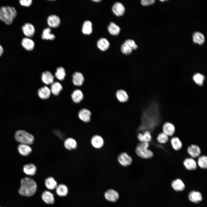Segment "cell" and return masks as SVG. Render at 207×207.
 <instances>
[{
	"mask_svg": "<svg viewBox=\"0 0 207 207\" xmlns=\"http://www.w3.org/2000/svg\"><path fill=\"white\" fill-rule=\"evenodd\" d=\"M21 185L19 192L21 195L30 197L34 195L37 189V185L32 179L25 177L22 179L20 181Z\"/></svg>",
	"mask_w": 207,
	"mask_h": 207,
	"instance_id": "6da1fadb",
	"label": "cell"
},
{
	"mask_svg": "<svg viewBox=\"0 0 207 207\" xmlns=\"http://www.w3.org/2000/svg\"><path fill=\"white\" fill-rule=\"evenodd\" d=\"M17 15V11L12 6L5 5L0 7V20L7 25L11 24Z\"/></svg>",
	"mask_w": 207,
	"mask_h": 207,
	"instance_id": "7a4b0ae2",
	"label": "cell"
},
{
	"mask_svg": "<svg viewBox=\"0 0 207 207\" xmlns=\"http://www.w3.org/2000/svg\"><path fill=\"white\" fill-rule=\"evenodd\" d=\"M149 143L140 142L136 145L135 152L137 155L140 158L144 159H149L154 156L153 152L148 149Z\"/></svg>",
	"mask_w": 207,
	"mask_h": 207,
	"instance_id": "3957f363",
	"label": "cell"
},
{
	"mask_svg": "<svg viewBox=\"0 0 207 207\" xmlns=\"http://www.w3.org/2000/svg\"><path fill=\"white\" fill-rule=\"evenodd\" d=\"M14 137L16 140L20 144L29 145L32 144L34 141V137L32 135L24 130L16 131Z\"/></svg>",
	"mask_w": 207,
	"mask_h": 207,
	"instance_id": "277c9868",
	"label": "cell"
},
{
	"mask_svg": "<svg viewBox=\"0 0 207 207\" xmlns=\"http://www.w3.org/2000/svg\"><path fill=\"white\" fill-rule=\"evenodd\" d=\"M117 160L118 163L124 167L131 165L133 161L132 157L125 152L120 153L117 157Z\"/></svg>",
	"mask_w": 207,
	"mask_h": 207,
	"instance_id": "5b68a950",
	"label": "cell"
},
{
	"mask_svg": "<svg viewBox=\"0 0 207 207\" xmlns=\"http://www.w3.org/2000/svg\"><path fill=\"white\" fill-rule=\"evenodd\" d=\"M22 29L24 35L26 37L31 38L35 33V27L31 23H25L22 26Z\"/></svg>",
	"mask_w": 207,
	"mask_h": 207,
	"instance_id": "8992f818",
	"label": "cell"
},
{
	"mask_svg": "<svg viewBox=\"0 0 207 207\" xmlns=\"http://www.w3.org/2000/svg\"><path fill=\"white\" fill-rule=\"evenodd\" d=\"M104 197L108 201L111 202H115L119 198V195L118 192L113 189L107 190L104 193Z\"/></svg>",
	"mask_w": 207,
	"mask_h": 207,
	"instance_id": "52a82bcc",
	"label": "cell"
},
{
	"mask_svg": "<svg viewBox=\"0 0 207 207\" xmlns=\"http://www.w3.org/2000/svg\"><path fill=\"white\" fill-rule=\"evenodd\" d=\"M90 142L92 147L97 149L102 148L104 144L103 139L101 136L98 135H93L91 139Z\"/></svg>",
	"mask_w": 207,
	"mask_h": 207,
	"instance_id": "ba28073f",
	"label": "cell"
},
{
	"mask_svg": "<svg viewBox=\"0 0 207 207\" xmlns=\"http://www.w3.org/2000/svg\"><path fill=\"white\" fill-rule=\"evenodd\" d=\"M137 138L140 142L149 143L152 139L151 133L148 130H144L138 132Z\"/></svg>",
	"mask_w": 207,
	"mask_h": 207,
	"instance_id": "9c48e42d",
	"label": "cell"
},
{
	"mask_svg": "<svg viewBox=\"0 0 207 207\" xmlns=\"http://www.w3.org/2000/svg\"><path fill=\"white\" fill-rule=\"evenodd\" d=\"M21 45L24 49L28 51L33 50L35 46L34 41L31 39L26 37H24L22 39Z\"/></svg>",
	"mask_w": 207,
	"mask_h": 207,
	"instance_id": "30bf717a",
	"label": "cell"
},
{
	"mask_svg": "<svg viewBox=\"0 0 207 207\" xmlns=\"http://www.w3.org/2000/svg\"><path fill=\"white\" fill-rule=\"evenodd\" d=\"M91 116V112L86 108L81 109L78 113V117L83 122L86 123H88L90 121Z\"/></svg>",
	"mask_w": 207,
	"mask_h": 207,
	"instance_id": "8fae6325",
	"label": "cell"
},
{
	"mask_svg": "<svg viewBox=\"0 0 207 207\" xmlns=\"http://www.w3.org/2000/svg\"><path fill=\"white\" fill-rule=\"evenodd\" d=\"M115 96L117 101L122 103L127 102L129 99L128 93L123 89L118 90L115 93Z\"/></svg>",
	"mask_w": 207,
	"mask_h": 207,
	"instance_id": "7c38bea8",
	"label": "cell"
},
{
	"mask_svg": "<svg viewBox=\"0 0 207 207\" xmlns=\"http://www.w3.org/2000/svg\"><path fill=\"white\" fill-rule=\"evenodd\" d=\"M187 151L188 154L192 158L199 157L201 153L200 148L198 145L195 144H192L189 146Z\"/></svg>",
	"mask_w": 207,
	"mask_h": 207,
	"instance_id": "4fadbf2b",
	"label": "cell"
},
{
	"mask_svg": "<svg viewBox=\"0 0 207 207\" xmlns=\"http://www.w3.org/2000/svg\"><path fill=\"white\" fill-rule=\"evenodd\" d=\"M64 145L66 149L72 150L76 148L78 144L75 139L71 137H68L64 140Z\"/></svg>",
	"mask_w": 207,
	"mask_h": 207,
	"instance_id": "5bb4252c",
	"label": "cell"
},
{
	"mask_svg": "<svg viewBox=\"0 0 207 207\" xmlns=\"http://www.w3.org/2000/svg\"><path fill=\"white\" fill-rule=\"evenodd\" d=\"M162 129L164 133L168 136H172L175 133V128L172 123L166 122L164 123L162 126Z\"/></svg>",
	"mask_w": 207,
	"mask_h": 207,
	"instance_id": "9a60e30c",
	"label": "cell"
},
{
	"mask_svg": "<svg viewBox=\"0 0 207 207\" xmlns=\"http://www.w3.org/2000/svg\"><path fill=\"white\" fill-rule=\"evenodd\" d=\"M112 10L113 13L117 16H122L125 11L124 6L119 2H116L113 5Z\"/></svg>",
	"mask_w": 207,
	"mask_h": 207,
	"instance_id": "2e32d148",
	"label": "cell"
},
{
	"mask_svg": "<svg viewBox=\"0 0 207 207\" xmlns=\"http://www.w3.org/2000/svg\"><path fill=\"white\" fill-rule=\"evenodd\" d=\"M188 198L189 200L195 204H198L202 200V196L201 193L198 191H192L188 194Z\"/></svg>",
	"mask_w": 207,
	"mask_h": 207,
	"instance_id": "e0dca14e",
	"label": "cell"
},
{
	"mask_svg": "<svg viewBox=\"0 0 207 207\" xmlns=\"http://www.w3.org/2000/svg\"><path fill=\"white\" fill-rule=\"evenodd\" d=\"M183 163L185 167L188 170H194L197 168V163L193 158H187L184 160Z\"/></svg>",
	"mask_w": 207,
	"mask_h": 207,
	"instance_id": "ac0fdd59",
	"label": "cell"
},
{
	"mask_svg": "<svg viewBox=\"0 0 207 207\" xmlns=\"http://www.w3.org/2000/svg\"><path fill=\"white\" fill-rule=\"evenodd\" d=\"M47 21L48 25L50 27L53 28L58 27L60 23V18L55 15L49 16L47 18Z\"/></svg>",
	"mask_w": 207,
	"mask_h": 207,
	"instance_id": "d6986e66",
	"label": "cell"
},
{
	"mask_svg": "<svg viewBox=\"0 0 207 207\" xmlns=\"http://www.w3.org/2000/svg\"><path fill=\"white\" fill-rule=\"evenodd\" d=\"M18 150L20 154L24 156H28L32 152V149L29 145L23 144L18 145Z\"/></svg>",
	"mask_w": 207,
	"mask_h": 207,
	"instance_id": "ffe728a7",
	"label": "cell"
},
{
	"mask_svg": "<svg viewBox=\"0 0 207 207\" xmlns=\"http://www.w3.org/2000/svg\"><path fill=\"white\" fill-rule=\"evenodd\" d=\"M23 170L26 174L33 176L36 174L37 168L34 164L31 163L25 164L23 166Z\"/></svg>",
	"mask_w": 207,
	"mask_h": 207,
	"instance_id": "44dd1931",
	"label": "cell"
},
{
	"mask_svg": "<svg viewBox=\"0 0 207 207\" xmlns=\"http://www.w3.org/2000/svg\"><path fill=\"white\" fill-rule=\"evenodd\" d=\"M84 80L83 74L79 72H74L72 75V82L74 85L77 86L82 85Z\"/></svg>",
	"mask_w": 207,
	"mask_h": 207,
	"instance_id": "7402d4cb",
	"label": "cell"
},
{
	"mask_svg": "<svg viewBox=\"0 0 207 207\" xmlns=\"http://www.w3.org/2000/svg\"><path fill=\"white\" fill-rule=\"evenodd\" d=\"M171 186L173 189L176 191H182L185 187L184 183L180 179H177L173 181L171 183Z\"/></svg>",
	"mask_w": 207,
	"mask_h": 207,
	"instance_id": "603a6c76",
	"label": "cell"
},
{
	"mask_svg": "<svg viewBox=\"0 0 207 207\" xmlns=\"http://www.w3.org/2000/svg\"><path fill=\"white\" fill-rule=\"evenodd\" d=\"M54 77L49 71L43 72L42 74L41 79L43 82L46 85L51 84L53 82Z\"/></svg>",
	"mask_w": 207,
	"mask_h": 207,
	"instance_id": "cb8c5ba5",
	"label": "cell"
},
{
	"mask_svg": "<svg viewBox=\"0 0 207 207\" xmlns=\"http://www.w3.org/2000/svg\"><path fill=\"white\" fill-rule=\"evenodd\" d=\"M42 198L43 200L48 204H52L55 202L53 195L48 191H45L43 192Z\"/></svg>",
	"mask_w": 207,
	"mask_h": 207,
	"instance_id": "d4e9b609",
	"label": "cell"
},
{
	"mask_svg": "<svg viewBox=\"0 0 207 207\" xmlns=\"http://www.w3.org/2000/svg\"><path fill=\"white\" fill-rule=\"evenodd\" d=\"M51 92L47 86H45L38 90V95L41 99H46L49 97Z\"/></svg>",
	"mask_w": 207,
	"mask_h": 207,
	"instance_id": "484cf974",
	"label": "cell"
},
{
	"mask_svg": "<svg viewBox=\"0 0 207 207\" xmlns=\"http://www.w3.org/2000/svg\"><path fill=\"white\" fill-rule=\"evenodd\" d=\"M97 46L101 50L104 51L107 50L109 48L110 43L106 39L101 38L98 41Z\"/></svg>",
	"mask_w": 207,
	"mask_h": 207,
	"instance_id": "4316f807",
	"label": "cell"
},
{
	"mask_svg": "<svg viewBox=\"0 0 207 207\" xmlns=\"http://www.w3.org/2000/svg\"><path fill=\"white\" fill-rule=\"evenodd\" d=\"M83 94L79 89L75 90L71 94L72 100L76 103H80L83 99Z\"/></svg>",
	"mask_w": 207,
	"mask_h": 207,
	"instance_id": "83f0119b",
	"label": "cell"
},
{
	"mask_svg": "<svg viewBox=\"0 0 207 207\" xmlns=\"http://www.w3.org/2000/svg\"><path fill=\"white\" fill-rule=\"evenodd\" d=\"M170 143L173 149L176 151L181 149L182 147V143L179 138L177 137H172L170 139Z\"/></svg>",
	"mask_w": 207,
	"mask_h": 207,
	"instance_id": "f1b7e54d",
	"label": "cell"
},
{
	"mask_svg": "<svg viewBox=\"0 0 207 207\" xmlns=\"http://www.w3.org/2000/svg\"><path fill=\"white\" fill-rule=\"evenodd\" d=\"M193 39L195 43H198L199 45H202L205 41V38L203 34L200 32H196L193 35Z\"/></svg>",
	"mask_w": 207,
	"mask_h": 207,
	"instance_id": "f546056e",
	"label": "cell"
},
{
	"mask_svg": "<svg viewBox=\"0 0 207 207\" xmlns=\"http://www.w3.org/2000/svg\"><path fill=\"white\" fill-rule=\"evenodd\" d=\"M82 32L85 34L89 35L92 32V24L89 20H86L83 22L82 27Z\"/></svg>",
	"mask_w": 207,
	"mask_h": 207,
	"instance_id": "4dcf8cb0",
	"label": "cell"
},
{
	"mask_svg": "<svg viewBox=\"0 0 207 207\" xmlns=\"http://www.w3.org/2000/svg\"><path fill=\"white\" fill-rule=\"evenodd\" d=\"M109 33L113 35H117L120 33V27L114 23L111 22L108 27Z\"/></svg>",
	"mask_w": 207,
	"mask_h": 207,
	"instance_id": "1f68e13d",
	"label": "cell"
},
{
	"mask_svg": "<svg viewBox=\"0 0 207 207\" xmlns=\"http://www.w3.org/2000/svg\"><path fill=\"white\" fill-rule=\"evenodd\" d=\"M55 189L57 194L60 196H66L68 193V190L67 187L63 184L57 185Z\"/></svg>",
	"mask_w": 207,
	"mask_h": 207,
	"instance_id": "d6a6232c",
	"label": "cell"
},
{
	"mask_svg": "<svg viewBox=\"0 0 207 207\" xmlns=\"http://www.w3.org/2000/svg\"><path fill=\"white\" fill-rule=\"evenodd\" d=\"M41 38L43 40H53L55 39V36L53 34L51 33V29L47 27L43 30Z\"/></svg>",
	"mask_w": 207,
	"mask_h": 207,
	"instance_id": "836d02e7",
	"label": "cell"
},
{
	"mask_svg": "<svg viewBox=\"0 0 207 207\" xmlns=\"http://www.w3.org/2000/svg\"><path fill=\"white\" fill-rule=\"evenodd\" d=\"M62 87L61 85L57 82H53L51 84V92L55 95H58L62 90Z\"/></svg>",
	"mask_w": 207,
	"mask_h": 207,
	"instance_id": "e575fe53",
	"label": "cell"
},
{
	"mask_svg": "<svg viewBox=\"0 0 207 207\" xmlns=\"http://www.w3.org/2000/svg\"><path fill=\"white\" fill-rule=\"evenodd\" d=\"M45 184L47 188L50 190H53L56 188L57 186V182L52 177H49L45 180Z\"/></svg>",
	"mask_w": 207,
	"mask_h": 207,
	"instance_id": "d590c367",
	"label": "cell"
},
{
	"mask_svg": "<svg viewBox=\"0 0 207 207\" xmlns=\"http://www.w3.org/2000/svg\"><path fill=\"white\" fill-rule=\"evenodd\" d=\"M55 76L58 80H64L66 76V72L64 68L61 66L57 68Z\"/></svg>",
	"mask_w": 207,
	"mask_h": 207,
	"instance_id": "8d00e7d4",
	"label": "cell"
},
{
	"mask_svg": "<svg viewBox=\"0 0 207 207\" xmlns=\"http://www.w3.org/2000/svg\"><path fill=\"white\" fill-rule=\"evenodd\" d=\"M198 166L202 169H206L207 167V157L205 155L200 156L198 160Z\"/></svg>",
	"mask_w": 207,
	"mask_h": 207,
	"instance_id": "74e56055",
	"label": "cell"
},
{
	"mask_svg": "<svg viewBox=\"0 0 207 207\" xmlns=\"http://www.w3.org/2000/svg\"><path fill=\"white\" fill-rule=\"evenodd\" d=\"M205 77L202 74L197 73L195 74L193 76L194 81L197 85L200 86L202 85Z\"/></svg>",
	"mask_w": 207,
	"mask_h": 207,
	"instance_id": "f35d334b",
	"label": "cell"
},
{
	"mask_svg": "<svg viewBox=\"0 0 207 207\" xmlns=\"http://www.w3.org/2000/svg\"><path fill=\"white\" fill-rule=\"evenodd\" d=\"M157 139V141L161 144H165L167 143L169 139L168 136L163 132L159 133L158 135Z\"/></svg>",
	"mask_w": 207,
	"mask_h": 207,
	"instance_id": "ab89813d",
	"label": "cell"
},
{
	"mask_svg": "<svg viewBox=\"0 0 207 207\" xmlns=\"http://www.w3.org/2000/svg\"><path fill=\"white\" fill-rule=\"evenodd\" d=\"M121 50L123 54L129 55L131 53L133 50L128 45L124 43L121 46Z\"/></svg>",
	"mask_w": 207,
	"mask_h": 207,
	"instance_id": "60d3db41",
	"label": "cell"
},
{
	"mask_svg": "<svg viewBox=\"0 0 207 207\" xmlns=\"http://www.w3.org/2000/svg\"><path fill=\"white\" fill-rule=\"evenodd\" d=\"M124 43L128 45L132 50H136L138 48L137 45L135 44V41L132 40L130 39L126 40L124 42Z\"/></svg>",
	"mask_w": 207,
	"mask_h": 207,
	"instance_id": "b9f144b4",
	"label": "cell"
},
{
	"mask_svg": "<svg viewBox=\"0 0 207 207\" xmlns=\"http://www.w3.org/2000/svg\"><path fill=\"white\" fill-rule=\"evenodd\" d=\"M53 133L61 140H64L65 139L64 134L59 129H54L53 131Z\"/></svg>",
	"mask_w": 207,
	"mask_h": 207,
	"instance_id": "7bdbcfd3",
	"label": "cell"
},
{
	"mask_svg": "<svg viewBox=\"0 0 207 207\" xmlns=\"http://www.w3.org/2000/svg\"><path fill=\"white\" fill-rule=\"evenodd\" d=\"M19 2L20 5L24 7H29L30 6L32 3V0H19Z\"/></svg>",
	"mask_w": 207,
	"mask_h": 207,
	"instance_id": "ee69618b",
	"label": "cell"
},
{
	"mask_svg": "<svg viewBox=\"0 0 207 207\" xmlns=\"http://www.w3.org/2000/svg\"><path fill=\"white\" fill-rule=\"evenodd\" d=\"M155 1L154 0H142L141 3L143 5L146 6L154 4Z\"/></svg>",
	"mask_w": 207,
	"mask_h": 207,
	"instance_id": "f6af8a7d",
	"label": "cell"
},
{
	"mask_svg": "<svg viewBox=\"0 0 207 207\" xmlns=\"http://www.w3.org/2000/svg\"><path fill=\"white\" fill-rule=\"evenodd\" d=\"M3 49L2 46L0 45V57L3 55Z\"/></svg>",
	"mask_w": 207,
	"mask_h": 207,
	"instance_id": "bcb514c9",
	"label": "cell"
},
{
	"mask_svg": "<svg viewBox=\"0 0 207 207\" xmlns=\"http://www.w3.org/2000/svg\"><path fill=\"white\" fill-rule=\"evenodd\" d=\"M93 1L95 2H98L100 1H101V0H93Z\"/></svg>",
	"mask_w": 207,
	"mask_h": 207,
	"instance_id": "7dc6e473",
	"label": "cell"
},
{
	"mask_svg": "<svg viewBox=\"0 0 207 207\" xmlns=\"http://www.w3.org/2000/svg\"></svg>",
	"mask_w": 207,
	"mask_h": 207,
	"instance_id": "c3c4849f",
	"label": "cell"
}]
</instances>
